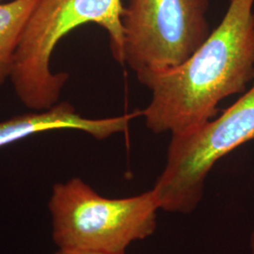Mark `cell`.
Instances as JSON below:
<instances>
[{
    "label": "cell",
    "instance_id": "3957f363",
    "mask_svg": "<svg viewBox=\"0 0 254 254\" xmlns=\"http://www.w3.org/2000/svg\"><path fill=\"white\" fill-rule=\"evenodd\" d=\"M47 207L58 249L109 254H126L133 242L154 235L160 210L152 190L110 199L78 177L56 183Z\"/></svg>",
    "mask_w": 254,
    "mask_h": 254
},
{
    "label": "cell",
    "instance_id": "6da1fadb",
    "mask_svg": "<svg viewBox=\"0 0 254 254\" xmlns=\"http://www.w3.org/2000/svg\"><path fill=\"white\" fill-rule=\"evenodd\" d=\"M254 0H230L218 25L184 64L137 75L152 92L141 115L154 133L181 134L218 113L221 101L254 80Z\"/></svg>",
    "mask_w": 254,
    "mask_h": 254
},
{
    "label": "cell",
    "instance_id": "9c48e42d",
    "mask_svg": "<svg viewBox=\"0 0 254 254\" xmlns=\"http://www.w3.org/2000/svg\"><path fill=\"white\" fill-rule=\"evenodd\" d=\"M250 254H254V230L250 236Z\"/></svg>",
    "mask_w": 254,
    "mask_h": 254
},
{
    "label": "cell",
    "instance_id": "277c9868",
    "mask_svg": "<svg viewBox=\"0 0 254 254\" xmlns=\"http://www.w3.org/2000/svg\"><path fill=\"white\" fill-rule=\"evenodd\" d=\"M254 139V82L216 118L172 135L163 172L152 190L160 210L190 214L203 198L206 177L219 159Z\"/></svg>",
    "mask_w": 254,
    "mask_h": 254
},
{
    "label": "cell",
    "instance_id": "5b68a950",
    "mask_svg": "<svg viewBox=\"0 0 254 254\" xmlns=\"http://www.w3.org/2000/svg\"><path fill=\"white\" fill-rule=\"evenodd\" d=\"M208 6L209 0H127L124 64L138 75L186 63L211 33Z\"/></svg>",
    "mask_w": 254,
    "mask_h": 254
},
{
    "label": "cell",
    "instance_id": "52a82bcc",
    "mask_svg": "<svg viewBox=\"0 0 254 254\" xmlns=\"http://www.w3.org/2000/svg\"><path fill=\"white\" fill-rule=\"evenodd\" d=\"M37 2L12 0L0 4V87L10 78L21 38Z\"/></svg>",
    "mask_w": 254,
    "mask_h": 254
},
{
    "label": "cell",
    "instance_id": "30bf717a",
    "mask_svg": "<svg viewBox=\"0 0 254 254\" xmlns=\"http://www.w3.org/2000/svg\"><path fill=\"white\" fill-rule=\"evenodd\" d=\"M0 1H1V0H0Z\"/></svg>",
    "mask_w": 254,
    "mask_h": 254
},
{
    "label": "cell",
    "instance_id": "8992f818",
    "mask_svg": "<svg viewBox=\"0 0 254 254\" xmlns=\"http://www.w3.org/2000/svg\"><path fill=\"white\" fill-rule=\"evenodd\" d=\"M140 114V111H136L115 118H84L76 113L68 102H58L50 109L22 114L0 122V148L36 134L62 129L79 130L103 140L126 131L130 120Z\"/></svg>",
    "mask_w": 254,
    "mask_h": 254
},
{
    "label": "cell",
    "instance_id": "ba28073f",
    "mask_svg": "<svg viewBox=\"0 0 254 254\" xmlns=\"http://www.w3.org/2000/svg\"><path fill=\"white\" fill-rule=\"evenodd\" d=\"M53 254H109L103 253H95L89 251H81V250H72V249H58L57 252Z\"/></svg>",
    "mask_w": 254,
    "mask_h": 254
},
{
    "label": "cell",
    "instance_id": "7a4b0ae2",
    "mask_svg": "<svg viewBox=\"0 0 254 254\" xmlns=\"http://www.w3.org/2000/svg\"><path fill=\"white\" fill-rule=\"evenodd\" d=\"M123 0H38L21 38L10 80L28 109L44 110L58 103L69 78L53 73L51 58L57 45L72 30L87 24L104 28L113 58L124 64Z\"/></svg>",
    "mask_w": 254,
    "mask_h": 254
}]
</instances>
